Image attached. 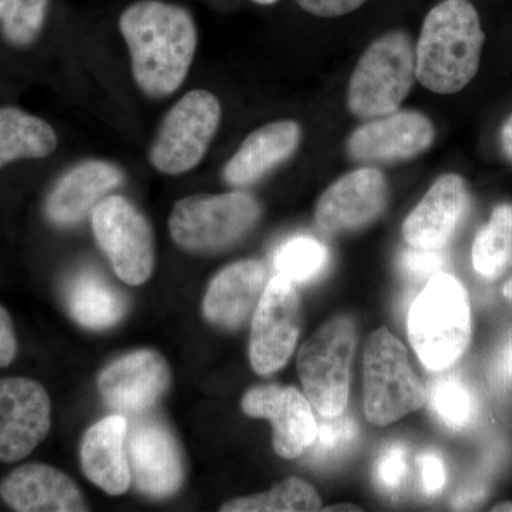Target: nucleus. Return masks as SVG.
I'll use <instances>...</instances> for the list:
<instances>
[{
  "mask_svg": "<svg viewBox=\"0 0 512 512\" xmlns=\"http://www.w3.org/2000/svg\"><path fill=\"white\" fill-rule=\"evenodd\" d=\"M420 480L423 493L427 497H437L446 487V464L440 454L426 450L419 458Z\"/></svg>",
  "mask_w": 512,
  "mask_h": 512,
  "instance_id": "33",
  "label": "nucleus"
},
{
  "mask_svg": "<svg viewBox=\"0 0 512 512\" xmlns=\"http://www.w3.org/2000/svg\"><path fill=\"white\" fill-rule=\"evenodd\" d=\"M322 511H362V508L353 504L335 505V507L322 508Z\"/></svg>",
  "mask_w": 512,
  "mask_h": 512,
  "instance_id": "38",
  "label": "nucleus"
},
{
  "mask_svg": "<svg viewBox=\"0 0 512 512\" xmlns=\"http://www.w3.org/2000/svg\"><path fill=\"white\" fill-rule=\"evenodd\" d=\"M302 328L301 295L295 282L276 274L265 286L252 316L249 362L269 376L289 362Z\"/></svg>",
  "mask_w": 512,
  "mask_h": 512,
  "instance_id": "10",
  "label": "nucleus"
},
{
  "mask_svg": "<svg viewBox=\"0 0 512 512\" xmlns=\"http://www.w3.org/2000/svg\"><path fill=\"white\" fill-rule=\"evenodd\" d=\"M266 269L261 261L244 259L225 266L212 279L202 302L205 319L217 328L237 330L254 315L265 291Z\"/></svg>",
  "mask_w": 512,
  "mask_h": 512,
  "instance_id": "20",
  "label": "nucleus"
},
{
  "mask_svg": "<svg viewBox=\"0 0 512 512\" xmlns=\"http://www.w3.org/2000/svg\"><path fill=\"white\" fill-rule=\"evenodd\" d=\"M50 0H0V32L16 47L32 45L42 33Z\"/></svg>",
  "mask_w": 512,
  "mask_h": 512,
  "instance_id": "29",
  "label": "nucleus"
},
{
  "mask_svg": "<svg viewBox=\"0 0 512 512\" xmlns=\"http://www.w3.org/2000/svg\"><path fill=\"white\" fill-rule=\"evenodd\" d=\"M504 298H507L508 301L512 302V279L508 281L507 284L504 285L503 289Z\"/></svg>",
  "mask_w": 512,
  "mask_h": 512,
  "instance_id": "40",
  "label": "nucleus"
},
{
  "mask_svg": "<svg viewBox=\"0 0 512 512\" xmlns=\"http://www.w3.org/2000/svg\"><path fill=\"white\" fill-rule=\"evenodd\" d=\"M221 117V103L215 94L207 90L188 92L161 123L148 151L150 164L163 174L188 173L207 154Z\"/></svg>",
  "mask_w": 512,
  "mask_h": 512,
  "instance_id": "8",
  "label": "nucleus"
},
{
  "mask_svg": "<svg viewBox=\"0 0 512 512\" xmlns=\"http://www.w3.org/2000/svg\"><path fill=\"white\" fill-rule=\"evenodd\" d=\"M356 439L357 424L345 413L333 419L322 417L318 424V436L309 448H312L313 460L328 463L349 451Z\"/></svg>",
  "mask_w": 512,
  "mask_h": 512,
  "instance_id": "30",
  "label": "nucleus"
},
{
  "mask_svg": "<svg viewBox=\"0 0 512 512\" xmlns=\"http://www.w3.org/2000/svg\"><path fill=\"white\" fill-rule=\"evenodd\" d=\"M97 245L121 281L146 284L156 266V244L150 221L123 195H107L92 211Z\"/></svg>",
  "mask_w": 512,
  "mask_h": 512,
  "instance_id": "9",
  "label": "nucleus"
},
{
  "mask_svg": "<svg viewBox=\"0 0 512 512\" xmlns=\"http://www.w3.org/2000/svg\"><path fill=\"white\" fill-rule=\"evenodd\" d=\"M387 195L386 178L376 168L350 171L320 195L315 225L326 235L359 231L383 214Z\"/></svg>",
  "mask_w": 512,
  "mask_h": 512,
  "instance_id": "15",
  "label": "nucleus"
},
{
  "mask_svg": "<svg viewBox=\"0 0 512 512\" xmlns=\"http://www.w3.org/2000/svg\"><path fill=\"white\" fill-rule=\"evenodd\" d=\"M491 370L495 382L504 387H512V332L498 346Z\"/></svg>",
  "mask_w": 512,
  "mask_h": 512,
  "instance_id": "36",
  "label": "nucleus"
},
{
  "mask_svg": "<svg viewBox=\"0 0 512 512\" xmlns=\"http://www.w3.org/2000/svg\"><path fill=\"white\" fill-rule=\"evenodd\" d=\"M123 181L124 173L119 165L109 161L87 160L74 165L47 194V220L56 227H74Z\"/></svg>",
  "mask_w": 512,
  "mask_h": 512,
  "instance_id": "19",
  "label": "nucleus"
},
{
  "mask_svg": "<svg viewBox=\"0 0 512 512\" xmlns=\"http://www.w3.org/2000/svg\"><path fill=\"white\" fill-rule=\"evenodd\" d=\"M470 204L466 180L457 174L441 175L403 222L404 241L412 248L441 251L463 224Z\"/></svg>",
  "mask_w": 512,
  "mask_h": 512,
  "instance_id": "17",
  "label": "nucleus"
},
{
  "mask_svg": "<svg viewBox=\"0 0 512 512\" xmlns=\"http://www.w3.org/2000/svg\"><path fill=\"white\" fill-rule=\"evenodd\" d=\"M416 45L400 30L373 40L360 56L348 87V109L372 120L399 110L417 82Z\"/></svg>",
  "mask_w": 512,
  "mask_h": 512,
  "instance_id": "4",
  "label": "nucleus"
},
{
  "mask_svg": "<svg viewBox=\"0 0 512 512\" xmlns=\"http://www.w3.org/2000/svg\"><path fill=\"white\" fill-rule=\"evenodd\" d=\"M410 345L431 372H443L467 352L473 336L470 299L461 282L436 272L410 308Z\"/></svg>",
  "mask_w": 512,
  "mask_h": 512,
  "instance_id": "3",
  "label": "nucleus"
},
{
  "mask_svg": "<svg viewBox=\"0 0 512 512\" xmlns=\"http://www.w3.org/2000/svg\"><path fill=\"white\" fill-rule=\"evenodd\" d=\"M328 264V248L311 237L289 239L279 247L274 258L276 274L295 284H306L318 278Z\"/></svg>",
  "mask_w": 512,
  "mask_h": 512,
  "instance_id": "27",
  "label": "nucleus"
},
{
  "mask_svg": "<svg viewBox=\"0 0 512 512\" xmlns=\"http://www.w3.org/2000/svg\"><path fill=\"white\" fill-rule=\"evenodd\" d=\"M258 5H272V3L278 2V0H254Z\"/></svg>",
  "mask_w": 512,
  "mask_h": 512,
  "instance_id": "41",
  "label": "nucleus"
},
{
  "mask_svg": "<svg viewBox=\"0 0 512 512\" xmlns=\"http://www.w3.org/2000/svg\"><path fill=\"white\" fill-rule=\"evenodd\" d=\"M0 500L19 512L89 511L79 485L59 468L22 464L0 481Z\"/></svg>",
  "mask_w": 512,
  "mask_h": 512,
  "instance_id": "18",
  "label": "nucleus"
},
{
  "mask_svg": "<svg viewBox=\"0 0 512 512\" xmlns=\"http://www.w3.org/2000/svg\"><path fill=\"white\" fill-rule=\"evenodd\" d=\"M430 410L451 430L470 426L477 413L476 400L467 384L456 377H443L430 387Z\"/></svg>",
  "mask_w": 512,
  "mask_h": 512,
  "instance_id": "28",
  "label": "nucleus"
},
{
  "mask_svg": "<svg viewBox=\"0 0 512 512\" xmlns=\"http://www.w3.org/2000/svg\"><path fill=\"white\" fill-rule=\"evenodd\" d=\"M409 471L407 448L400 443L390 444L384 448L375 463V483L380 491L386 494H396L402 487L404 478Z\"/></svg>",
  "mask_w": 512,
  "mask_h": 512,
  "instance_id": "31",
  "label": "nucleus"
},
{
  "mask_svg": "<svg viewBox=\"0 0 512 512\" xmlns=\"http://www.w3.org/2000/svg\"><path fill=\"white\" fill-rule=\"evenodd\" d=\"M126 453L131 483L153 498L171 497L185 476L183 450L168 424L150 412L127 417Z\"/></svg>",
  "mask_w": 512,
  "mask_h": 512,
  "instance_id": "11",
  "label": "nucleus"
},
{
  "mask_svg": "<svg viewBox=\"0 0 512 512\" xmlns=\"http://www.w3.org/2000/svg\"><path fill=\"white\" fill-rule=\"evenodd\" d=\"M126 434L127 417L111 414L86 431L80 446L84 476L110 495L124 494L131 485Z\"/></svg>",
  "mask_w": 512,
  "mask_h": 512,
  "instance_id": "22",
  "label": "nucleus"
},
{
  "mask_svg": "<svg viewBox=\"0 0 512 512\" xmlns=\"http://www.w3.org/2000/svg\"><path fill=\"white\" fill-rule=\"evenodd\" d=\"M242 410L252 419L272 423V446L285 460L301 457L318 436V421L311 402L298 389L278 384H262L242 397Z\"/></svg>",
  "mask_w": 512,
  "mask_h": 512,
  "instance_id": "14",
  "label": "nucleus"
},
{
  "mask_svg": "<svg viewBox=\"0 0 512 512\" xmlns=\"http://www.w3.org/2000/svg\"><path fill=\"white\" fill-rule=\"evenodd\" d=\"M301 137V126L293 120L274 121L259 127L229 158L222 178L235 188L256 183L295 153Z\"/></svg>",
  "mask_w": 512,
  "mask_h": 512,
  "instance_id": "21",
  "label": "nucleus"
},
{
  "mask_svg": "<svg viewBox=\"0 0 512 512\" xmlns=\"http://www.w3.org/2000/svg\"><path fill=\"white\" fill-rule=\"evenodd\" d=\"M322 510L315 488L291 477L266 493L238 497L221 507L222 512H308Z\"/></svg>",
  "mask_w": 512,
  "mask_h": 512,
  "instance_id": "26",
  "label": "nucleus"
},
{
  "mask_svg": "<svg viewBox=\"0 0 512 512\" xmlns=\"http://www.w3.org/2000/svg\"><path fill=\"white\" fill-rule=\"evenodd\" d=\"M170 384L167 360L151 349L119 357L101 370L97 380L104 403L126 417L150 412L163 399Z\"/></svg>",
  "mask_w": 512,
  "mask_h": 512,
  "instance_id": "13",
  "label": "nucleus"
},
{
  "mask_svg": "<svg viewBox=\"0 0 512 512\" xmlns=\"http://www.w3.org/2000/svg\"><path fill=\"white\" fill-rule=\"evenodd\" d=\"M261 214V205L248 192L191 195L174 205L168 228L184 251L214 254L247 237Z\"/></svg>",
  "mask_w": 512,
  "mask_h": 512,
  "instance_id": "6",
  "label": "nucleus"
},
{
  "mask_svg": "<svg viewBox=\"0 0 512 512\" xmlns=\"http://www.w3.org/2000/svg\"><path fill=\"white\" fill-rule=\"evenodd\" d=\"M120 32L141 92L163 99L183 86L198 43L188 10L161 0H140L124 10Z\"/></svg>",
  "mask_w": 512,
  "mask_h": 512,
  "instance_id": "1",
  "label": "nucleus"
},
{
  "mask_svg": "<svg viewBox=\"0 0 512 512\" xmlns=\"http://www.w3.org/2000/svg\"><path fill=\"white\" fill-rule=\"evenodd\" d=\"M512 256V205H498L474 239L473 266L483 278H500Z\"/></svg>",
  "mask_w": 512,
  "mask_h": 512,
  "instance_id": "25",
  "label": "nucleus"
},
{
  "mask_svg": "<svg viewBox=\"0 0 512 512\" xmlns=\"http://www.w3.org/2000/svg\"><path fill=\"white\" fill-rule=\"evenodd\" d=\"M19 342L10 313L0 305V367L12 365L18 355Z\"/></svg>",
  "mask_w": 512,
  "mask_h": 512,
  "instance_id": "35",
  "label": "nucleus"
},
{
  "mask_svg": "<svg viewBox=\"0 0 512 512\" xmlns=\"http://www.w3.org/2000/svg\"><path fill=\"white\" fill-rule=\"evenodd\" d=\"M485 42L480 16L468 0H443L424 19L416 43L417 82L456 94L473 82Z\"/></svg>",
  "mask_w": 512,
  "mask_h": 512,
  "instance_id": "2",
  "label": "nucleus"
},
{
  "mask_svg": "<svg viewBox=\"0 0 512 512\" xmlns=\"http://www.w3.org/2000/svg\"><path fill=\"white\" fill-rule=\"evenodd\" d=\"M66 301L70 316L87 329H109L126 315V299L119 289L94 272L73 279Z\"/></svg>",
  "mask_w": 512,
  "mask_h": 512,
  "instance_id": "23",
  "label": "nucleus"
},
{
  "mask_svg": "<svg viewBox=\"0 0 512 512\" xmlns=\"http://www.w3.org/2000/svg\"><path fill=\"white\" fill-rule=\"evenodd\" d=\"M356 340L355 320L340 315L316 330L299 350V379L320 417L333 419L346 412Z\"/></svg>",
  "mask_w": 512,
  "mask_h": 512,
  "instance_id": "7",
  "label": "nucleus"
},
{
  "mask_svg": "<svg viewBox=\"0 0 512 512\" xmlns=\"http://www.w3.org/2000/svg\"><path fill=\"white\" fill-rule=\"evenodd\" d=\"M427 402V392L410 365L409 352L389 329L366 340L363 352V410L373 426H389Z\"/></svg>",
  "mask_w": 512,
  "mask_h": 512,
  "instance_id": "5",
  "label": "nucleus"
},
{
  "mask_svg": "<svg viewBox=\"0 0 512 512\" xmlns=\"http://www.w3.org/2000/svg\"><path fill=\"white\" fill-rule=\"evenodd\" d=\"M305 12L319 18H339L355 12L367 0H296Z\"/></svg>",
  "mask_w": 512,
  "mask_h": 512,
  "instance_id": "34",
  "label": "nucleus"
},
{
  "mask_svg": "<svg viewBox=\"0 0 512 512\" xmlns=\"http://www.w3.org/2000/svg\"><path fill=\"white\" fill-rule=\"evenodd\" d=\"M491 511L494 512H512V501H504V503L495 504Z\"/></svg>",
  "mask_w": 512,
  "mask_h": 512,
  "instance_id": "39",
  "label": "nucleus"
},
{
  "mask_svg": "<svg viewBox=\"0 0 512 512\" xmlns=\"http://www.w3.org/2000/svg\"><path fill=\"white\" fill-rule=\"evenodd\" d=\"M500 138L501 147H503L505 156L512 161V114L508 117V120L505 121L503 128H501Z\"/></svg>",
  "mask_w": 512,
  "mask_h": 512,
  "instance_id": "37",
  "label": "nucleus"
},
{
  "mask_svg": "<svg viewBox=\"0 0 512 512\" xmlns=\"http://www.w3.org/2000/svg\"><path fill=\"white\" fill-rule=\"evenodd\" d=\"M50 429L52 400L45 387L29 377L0 379V461L25 460Z\"/></svg>",
  "mask_w": 512,
  "mask_h": 512,
  "instance_id": "12",
  "label": "nucleus"
},
{
  "mask_svg": "<svg viewBox=\"0 0 512 512\" xmlns=\"http://www.w3.org/2000/svg\"><path fill=\"white\" fill-rule=\"evenodd\" d=\"M446 264V256L441 251H426V249L412 248L403 252L400 258V268L407 278L413 281L430 279L436 272L441 271Z\"/></svg>",
  "mask_w": 512,
  "mask_h": 512,
  "instance_id": "32",
  "label": "nucleus"
},
{
  "mask_svg": "<svg viewBox=\"0 0 512 512\" xmlns=\"http://www.w3.org/2000/svg\"><path fill=\"white\" fill-rule=\"evenodd\" d=\"M436 130L429 117L414 110H396L377 117L350 134L349 157L359 163H393L429 150Z\"/></svg>",
  "mask_w": 512,
  "mask_h": 512,
  "instance_id": "16",
  "label": "nucleus"
},
{
  "mask_svg": "<svg viewBox=\"0 0 512 512\" xmlns=\"http://www.w3.org/2000/svg\"><path fill=\"white\" fill-rule=\"evenodd\" d=\"M57 134L47 121L18 107H0V168L55 153Z\"/></svg>",
  "mask_w": 512,
  "mask_h": 512,
  "instance_id": "24",
  "label": "nucleus"
}]
</instances>
